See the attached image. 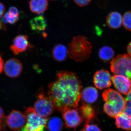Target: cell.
Listing matches in <instances>:
<instances>
[{
  "label": "cell",
  "instance_id": "30",
  "mask_svg": "<svg viewBox=\"0 0 131 131\" xmlns=\"http://www.w3.org/2000/svg\"><path fill=\"white\" fill-rule=\"evenodd\" d=\"M3 69H4V62L1 57L0 56V74L2 73Z\"/></svg>",
  "mask_w": 131,
  "mask_h": 131
},
{
  "label": "cell",
  "instance_id": "19",
  "mask_svg": "<svg viewBox=\"0 0 131 131\" xmlns=\"http://www.w3.org/2000/svg\"><path fill=\"white\" fill-rule=\"evenodd\" d=\"M78 109L84 119H86V122L90 121L94 118L95 115V112L93 108L89 104L83 103Z\"/></svg>",
  "mask_w": 131,
  "mask_h": 131
},
{
  "label": "cell",
  "instance_id": "6",
  "mask_svg": "<svg viewBox=\"0 0 131 131\" xmlns=\"http://www.w3.org/2000/svg\"><path fill=\"white\" fill-rule=\"evenodd\" d=\"M54 104L49 97L45 96L42 90L39 91L34 105L36 112L42 117L48 118L54 112Z\"/></svg>",
  "mask_w": 131,
  "mask_h": 131
},
{
  "label": "cell",
  "instance_id": "11",
  "mask_svg": "<svg viewBox=\"0 0 131 131\" xmlns=\"http://www.w3.org/2000/svg\"><path fill=\"white\" fill-rule=\"evenodd\" d=\"M4 71L7 76L12 78L18 77L22 73L23 67L21 62L15 58L8 60L4 65Z\"/></svg>",
  "mask_w": 131,
  "mask_h": 131
},
{
  "label": "cell",
  "instance_id": "4",
  "mask_svg": "<svg viewBox=\"0 0 131 131\" xmlns=\"http://www.w3.org/2000/svg\"><path fill=\"white\" fill-rule=\"evenodd\" d=\"M26 123L23 128L19 131H45L48 118L40 116L36 112L34 108L29 107L25 113Z\"/></svg>",
  "mask_w": 131,
  "mask_h": 131
},
{
  "label": "cell",
  "instance_id": "27",
  "mask_svg": "<svg viewBox=\"0 0 131 131\" xmlns=\"http://www.w3.org/2000/svg\"><path fill=\"white\" fill-rule=\"evenodd\" d=\"M123 113H124L127 116H128L131 119V107L127 106L125 107L124 110H123Z\"/></svg>",
  "mask_w": 131,
  "mask_h": 131
},
{
  "label": "cell",
  "instance_id": "9",
  "mask_svg": "<svg viewBox=\"0 0 131 131\" xmlns=\"http://www.w3.org/2000/svg\"><path fill=\"white\" fill-rule=\"evenodd\" d=\"M32 45L28 41V37L26 35H19L14 38L10 49L15 55H19L32 48Z\"/></svg>",
  "mask_w": 131,
  "mask_h": 131
},
{
  "label": "cell",
  "instance_id": "10",
  "mask_svg": "<svg viewBox=\"0 0 131 131\" xmlns=\"http://www.w3.org/2000/svg\"><path fill=\"white\" fill-rule=\"evenodd\" d=\"M112 77L109 71L102 69L96 71L93 78V82L96 88L103 90L112 85Z\"/></svg>",
  "mask_w": 131,
  "mask_h": 131
},
{
  "label": "cell",
  "instance_id": "1",
  "mask_svg": "<svg viewBox=\"0 0 131 131\" xmlns=\"http://www.w3.org/2000/svg\"><path fill=\"white\" fill-rule=\"evenodd\" d=\"M81 81L75 73L61 71L48 86V94L58 111L63 113L78 106L81 98Z\"/></svg>",
  "mask_w": 131,
  "mask_h": 131
},
{
  "label": "cell",
  "instance_id": "25",
  "mask_svg": "<svg viewBox=\"0 0 131 131\" xmlns=\"http://www.w3.org/2000/svg\"><path fill=\"white\" fill-rule=\"evenodd\" d=\"M91 0H74V2L76 4L80 7H83L88 6Z\"/></svg>",
  "mask_w": 131,
  "mask_h": 131
},
{
  "label": "cell",
  "instance_id": "16",
  "mask_svg": "<svg viewBox=\"0 0 131 131\" xmlns=\"http://www.w3.org/2000/svg\"><path fill=\"white\" fill-rule=\"evenodd\" d=\"M52 55L53 58L56 61L63 62L66 60L68 57V49L63 45H57L53 48Z\"/></svg>",
  "mask_w": 131,
  "mask_h": 131
},
{
  "label": "cell",
  "instance_id": "21",
  "mask_svg": "<svg viewBox=\"0 0 131 131\" xmlns=\"http://www.w3.org/2000/svg\"><path fill=\"white\" fill-rule=\"evenodd\" d=\"M46 126L49 131H61L63 127L62 121L58 117H52L47 121Z\"/></svg>",
  "mask_w": 131,
  "mask_h": 131
},
{
  "label": "cell",
  "instance_id": "26",
  "mask_svg": "<svg viewBox=\"0 0 131 131\" xmlns=\"http://www.w3.org/2000/svg\"><path fill=\"white\" fill-rule=\"evenodd\" d=\"M8 12L13 15L19 17V13L18 9L15 7L12 6L9 7Z\"/></svg>",
  "mask_w": 131,
  "mask_h": 131
},
{
  "label": "cell",
  "instance_id": "20",
  "mask_svg": "<svg viewBox=\"0 0 131 131\" xmlns=\"http://www.w3.org/2000/svg\"><path fill=\"white\" fill-rule=\"evenodd\" d=\"M114 56V51L109 46H103L99 50V57L104 62H108L110 61L112 59Z\"/></svg>",
  "mask_w": 131,
  "mask_h": 131
},
{
  "label": "cell",
  "instance_id": "18",
  "mask_svg": "<svg viewBox=\"0 0 131 131\" xmlns=\"http://www.w3.org/2000/svg\"><path fill=\"white\" fill-rule=\"evenodd\" d=\"M30 25L32 30L38 32L44 30L47 25L45 19L42 15L36 16L31 19Z\"/></svg>",
  "mask_w": 131,
  "mask_h": 131
},
{
  "label": "cell",
  "instance_id": "33",
  "mask_svg": "<svg viewBox=\"0 0 131 131\" xmlns=\"http://www.w3.org/2000/svg\"><path fill=\"white\" fill-rule=\"evenodd\" d=\"M127 95V96L125 100H126L127 101H131V91L129 94Z\"/></svg>",
  "mask_w": 131,
  "mask_h": 131
},
{
  "label": "cell",
  "instance_id": "29",
  "mask_svg": "<svg viewBox=\"0 0 131 131\" xmlns=\"http://www.w3.org/2000/svg\"><path fill=\"white\" fill-rule=\"evenodd\" d=\"M5 118L4 113L2 108L0 107V125L2 123L3 121Z\"/></svg>",
  "mask_w": 131,
  "mask_h": 131
},
{
  "label": "cell",
  "instance_id": "32",
  "mask_svg": "<svg viewBox=\"0 0 131 131\" xmlns=\"http://www.w3.org/2000/svg\"><path fill=\"white\" fill-rule=\"evenodd\" d=\"M1 29H4V30H6V27L5 25H4V23L2 22V21L1 20L0 21V30Z\"/></svg>",
  "mask_w": 131,
  "mask_h": 131
},
{
  "label": "cell",
  "instance_id": "23",
  "mask_svg": "<svg viewBox=\"0 0 131 131\" xmlns=\"http://www.w3.org/2000/svg\"><path fill=\"white\" fill-rule=\"evenodd\" d=\"M122 24L125 28L131 31V11L125 13L122 17Z\"/></svg>",
  "mask_w": 131,
  "mask_h": 131
},
{
  "label": "cell",
  "instance_id": "28",
  "mask_svg": "<svg viewBox=\"0 0 131 131\" xmlns=\"http://www.w3.org/2000/svg\"><path fill=\"white\" fill-rule=\"evenodd\" d=\"M5 12V6L2 3L0 2V18H2Z\"/></svg>",
  "mask_w": 131,
  "mask_h": 131
},
{
  "label": "cell",
  "instance_id": "15",
  "mask_svg": "<svg viewBox=\"0 0 131 131\" xmlns=\"http://www.w3.org/2000/svg\"><path fill=\"white\" fill-rule=\"evenodd\" d=\"M29 4L31 12L36 14L43 13L48 7L47 0H30Z\"/></svg>",
  "mask_w": 131,
  "mask_h": 131
},
{
  "label": "cell",
  "instance_id": "7",
  "mask_svg": "<svg viewBox=\"0 0 131 131\" xmlns=\"http://www.w3.org/2000/svg\"><path fill=\"white\" fill-rule=\"evenodd\" d=\"M74 108L69 109L63 113L65 126L68 128L75 129L84 120L78 108Z\"/></svg>",
  "mask_w": 131,
  "mask_h": 131
},
{
  "label": "cell",
  "instance_id": "35",
  "mask_svg": "<svg viewBox=\"0 0 131 131\" xmlns=\"http://www.w3.org/2000/svg\"><path fill=\"white\" fill-rule=\"evenodd\" d=\"M50 1H56V0H50Z\"/></svg>",
  "mask_w": 131,
  "mask_h": 131
},
{
  "label": "cell",
  "instance_id": "34",
  "mask_svg": "<svg viewBox=\"0 0 131 131\" xmlns=\"http://www.w3.org/2000/svg\"><path fill=\"white\" fill-rule=\"evenodd\" d=\"M129 102L128 103V105L129 106L131 107V101H128Z\"/></svg>",
  "mask_w": 131,
  "mask_h": 131
},
{
  "label": "cell",
  "instance_id": "14",
  "mask_svg": "<svg viewBox=\"0 0 131 131\" xmlns=\"http://www.w3.org/2000/svg\"><path fill=\"white\" fill-rule=\"evenodd\" d=\"M106 23L108 26L111 29H118L122 25V16L118 12H111L107 17Z\"/></svg>",
  "mask_w": 131,
  "mask_h": 131
},
{
  "label": "cell",
  "instance_id": "13",
  "mask_svg": "<svg viewBox=\"0 0 131 131\" xmlns=\"http://www.w3.org/2000/svg\"><path fill=\"white\" fill-rule=\"evenodd\" d=\"M98 93L95 88L89 87L84 89L81 93V98L88 104H92L98 100Z\"/></svg>",
  "mask_w": 131,
  "mask_h": 131
},
{
  "label": "cell",
  "instance_id": "3",
  "mask_svg": "<svg viewBox=\"0 0 131 131\" xmlns=\"http://www.w3.org/2000/svg\"><path fill=\"white\" fill-rule=\"evenodd\" d=\"M92 48L91 43L86 38L81 35L75 36L69 44L68 56L76 62H83L90 57Z\"/></svg>",
  "mask_w": 131,
  "mask_h": 131
},
{
  "label": "cell",
  "instance_id": "36",
  "mask_svg": "<svg viewBox=\"0 0 131 131\" xmlns=\"http://www.w3.org/2000/svg\"><path fill=\"white\" fill-rule=\"evenodd\" d=\"M1 125H0V129H1Z\"/></svg>",
  "mask_w": 131,
  "mask_h": 131
},
{
  "label": "cell",
  "instance_id": "8",
  "mask_svg": "<svg viewBox=\"0 0 131 131\" xmlns=\"http://www.w3.org/2000/svg\"><path fill=\"white\" fill-rule=\"evenodd\" d=\"M6 124L9 128L15 131L21 130L26 123L25 114L17 110H13L6 117Z\"/></svg>",
  "mask_w": 131,
  "mask_h": 131
},
{
  "label": "cell",
  "instance_id": "17",
  "mask_svg": "<svg viewBox=\"0 0 131 131\" xmlns=\"http://www.w3.org/2000/svg\"><path fill=\"white\" fill-rule=\"evenodd\" d=\"M115 118V124L117 127L126 130H131V119L123 112L121 113Z\"/></svg>",
  "mask_w": 131,
  "mask_h": 131
},
{
  "label": "cell",
  "instance_id": "12",
  "mask_svg": "<svg viewBox=\"0 0 131 131\" xmlns=\"http://www.w3.org/2000/svg\"><path fill=\"white\" fill-rule=\"evenodd\" d=\"M115 88L125 95L129 94L131 91V80L121 75H115L112 78Z\"/></svg>",
  "mask_w": 131,
  "mask_h": 131
},
{
  "label": "cell",
  "instance_id": "5",
  "mask_svg": "<svg viewBox=\"0 0 131 131\" xmlns=\"http://www.w3.org/2000/svg\"><path fill=\"white\" fill-rule=\"evenodd\" d=\"M110 69L115 75H123L131 80V56L127 54L117 56L112 60Z\"/></svg>",
  "mask_w": 131,
  "mask_h": 131
},
{
  "label": "cell",
  "instance_id": "31",
  "mask_svg": "<svg viewBox=\"0 0 131 131\" xmlns=\"http://www.w3.org/2000/svg\"><path fill=\"white\" fill-rule=\"evenodd\" d=\"M127 51L129 56H131V41L129 43L127 47Z\"/></svg>",
  "mask_w": 131,
  "mask_h": 131
},
{
  "label": "cell",
  "instance_id": "24",
  "mask_svg": "<svg viewBox=\"0 0 131 131\" xmlns=\"http://www.w3.org/2000/svg\"><path fill=\"white\" fill-rule=\"evenodd\" d=\"M93 120L86 122L84 127L81 131H101L98 125L93 122Z\"/></svg>",
  "mask_w": 131,
  "mask_h": 131
},
{
  "label": "cell",
  "instance_id": "2",
  "mask_svg": "<svg viewBox=\"0 0 131 131\" xmlns=\"http://www.w3.org/2000/svg\"><path fill=\"white\" fill-rule=\"evenodd\" d=\"M102 96L103 100L105 102L103 110L110 117H116L123 112L126 106V100L119 92L114 90H106L103 91Z\"/></svg>",
  "mask_w": 131,
  "mask_h": 131
},
{
  "label": "cell",
  "instance_id": "22",
  "mask_svg": "<svg viewBox=\"0 0 131 131\" xmlns=\"http://www.w3.org/2000/svg\"><path fill=\"white\" fill-rule=\"evenodd\" d=\"M19 18L18 16L12 14L9 12H7L4 16H2L1 21L4 24L9 23L10 24H14L19 20Z\"/></svg>",
  "mask_w": 131,
  "mask_h": 131
}]
</instances>
